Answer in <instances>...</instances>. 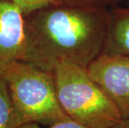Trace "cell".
Segmentation results:
<instances>
[{"instance_id":"obj_1","label":"cell","mask_w":129,"mask_h":128,"mask_svg":"<svg viewBox=\"0 0 129 128\" xmlns=\"http://www.w3.org/2000/svg\"><path fill=\"white\" fill-rule=\"evenodd\" d=\"M24 19L23 61L53 72L63 62L87 67L103 53L110 10L52 4Z\"/></svg>"},{"instance_id":"obj_2","label":"cell","mask_w":129,"mask_h":128,"mask_svg":"<svg viewBox=\"0 0 129 128\" xmlns=\"http://www.w3.org/2000/svg\"><path fill=\"white\" fill-rule=\"evenodd\" d=\"M1 76L9 88L17 124L51 125L70 119L57 100L53 72L19 60Z\"/></svg>"},{"instance_id":"obj_3","label":"cell","mask_w":129,"mask_h":128,"mask_svg":"<svg viewBox=\"0 0 129 128\" xmlns=\"http://www.w3.org/2000/svg\"><path fill=\"white\" fill-rule=\"evenodd\" d=\"M53 74L57 100L71 120L89 128H109L122 119L87 67L63 62L56 65Z\"/></svg>"},{"instance_id":"obj_4","label":"cell","mask_w":129,"mask_h":128,"mask_svg":"<svg viewBox=\"0 0 129 128\" xmlns=\"http://www.w3.org/2000/svg\"><path fill=\"white\" fill-rule=\"evenodd\" d=\"M87 71L116 105L122 119L129 118V57L102 53Z\"/></svg>"},{"instance_id":"obj_5","label":"cell","mask_w":129,"mask_h":128,"mask_svg":"<svg viewBox=\"0 0 129 128\" xmlns=\"http://www.w3.org/2000/svg\"><path fill=\"white\" fill-rule=\"evenodd\" d=\"M25 50V19L20 9L0 0V76L13 62L23 60Z\"/></svg>"},{"instance_id":"obj_6","label":"cell","mask_w":129,"mask_h":128,"mask_svg":"<svg viewBox=\"0 0 129 128\" xmlns=\"http://www.w3.org/2000/svg\"><path fill=\"white\" fill-rule=\"evenodd\" d=\"M103 53L129 57V7L110 9L108 34Z\"/></svg>"},{"instance_id":"obj_7","label":"cell","mask_w":129,"mask_h":128,"mask_svg":"<svg viewBox=\"0 0 129 128\" xmlns=\"http://www.w3.org/2000/svg\"><path fill=\"white\" fill-rule=\"evenodd\" d=\"M18 127L7 82L0 76V128Z\"/></svg>"},{"instance_id":"obj_8","label":"cell","mask_w":129,"mask_h":128,"mask_svg":"<svg viewBox=\"0 0 129 128\" xmlns=\"http://www.w3.org/2000/svg\"><path fill=\"white\" fill-rule=\"evenodd\" d=\"M126 0H54L53 4L110 10L113 8L120 6Z\"/></svg>"},{"instance_id":"obj_9","label":"cell","mask_w":129,"mask_h":128,"mask_svg":"<svg viewBox=\"0 0 129 128\" xmlns=\"http://www.w3.org/2000/svg\"><path fill=\"white\" fill-rule=\"evenodd\" d=\"M9 1L17 5L23 15H28L33 12L53 4L54 0H9Z\"/></svg>"},{"instance_id":"obj_10","label":"cell","mask_w":129,"mask_h":128,"mask_svg":"<svg viewBox=\"0 0 129 128\" xmlns=\"http://www.w3.org/2000/svg\"><path fill=\"white\" fill-rule=\"evenodd\" d=\"M18 128H89L86 126H84L83 124H80L78 122H77L73 120L68 119L63 121L57 122L56 124L51 125V126H47V127H43L41 126L40 124L38 123H27L21 125Z\"/></svg>"},{"instance_id":"obj_11","label":"cell","mask_w":129,"mask_h":128,"mask_svg":"<svg viewBox=\"0 0 129 128\" xmlns=\"http://www.w3.org/2000/svg\"><path fill=\"white\" fill-rule=\"evenodd\" d=\"M109 128H129V118L122 119Z\"/></svg>"}]
</instances>
